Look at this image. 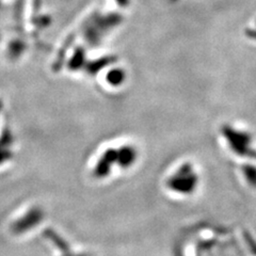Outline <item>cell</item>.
I'll use <instances>...</instances> for the list:
<instances>
[{
    "mask_svg": "<svg viewBox=\"0 0 256 256\" xmlns=\"http://www.w3.org/2000/svg\"><path fill=\"white\" fill-rule=\"evenodd\" d=\"M198 185V176L190 164H184L166 180V186L180 194H189L194 192Z\"/></svg>",
    "mask_w": 256,
    "mask_h": 256,
    "instance_id": "cell-1",
    "label": "cell"
},
{
    "mask_svg": "<svg viewBox=\"0 0 256 256\" xmlns=\"http://www.w3.org/2000/svg\"><path fill=\"white\" fill-rule=\"evenodd\" d=\"M44 219V212L40 207H32L20 217L15 220L11 226V230L14 234L22 235L25 234L30 230L36 228Z\"/></svg>",
    "mask_w": 256,
    "mask_h": 256,
    "instance_id": "cell-2",
    "label": "cell"
},
{
    "mask_svg": "<svg viewBox=\"0 0 256 256\" xmlns=\"http://www.w3.org/2000/svg\"><path fill=\"white\" fill-rule=\"evenodd\" d=\"M118 162V148H107L96 162L93 174L96 178H105L111 173L112 166Z\"/></svg>",
    "mask_w": 256,
    "mask_h": 256,
    "instance_id": "cell-3",
    "label": "cell"
},
{
    "mask_svg": "<svg viewBox=\"0 0 256 256\" xmlns=\"http://www.w3.org/2000/svg\"><path fill=\"white\" fill-rule=\"evenodd\" d=\"M138 158V152L132 146H123L118 148V162L116 164L122 169H128L134 164Z\"/></svg>",
    "mask_w": 256,
    "mask_h": 256,
    "instance_id": "cell-4",
    "label": "cell"
},
{
    "mask_svg": "<svg viewBox=\"0 0 256 256\" xmlns=\"http://www.w3.org/2000/svg\"><path fill=\"white\" fill-rule=\"evenodd\" d=\"M11 141L12 137L9 132H4L0 137V166L12 158V152L10 150Z\"/></svg>",
    "mask_w": 256,
    "mask_h": 256,
    "instance_id": "cell-5",
    "label": "cell"
},
{
    "mask_svg": "<svg viewBox=\"0 0 256 256\" xmlns=\"http://www.w3.org/2000/svg\"><path fill=\"white\" fill-rule=\"evenodd\" d=\"M86 52L82 47L76 48V50L68 62V68L70 70H77L86 66Z\"/></svg>",
    "mask_w": 256,
    "mask_h": 256,
    "instance_id": "cell-6",
    "label": "cell"
},
{
    "mask_svg": "<svg viewBox=\"0 0 256 256\" xmlns=\"http://www.w3.org/2000/svg\"><path fill=\"white\" fill-rule=\"evenodd\" d=\"M112 62H114V60H112L111 57H104V58L98 59L96 61L86 63L84 68L89 72L91 75H94V74H98L102 68L108 66Z\"/></svg>",
    "mask_w": 256,
    "mask_h": 256,
    "instance_id": "cell-7",
    "label": "cell"
},
{
    "mask_svg": "<svg viewBox=\"0 0 256 256\" xmlns=\"http://www.w3.org/2000/svg\"><path fill=\"white\" fill-rule=\"evenodd\" d=\"M106 79L108 84L112 86H118L125 82L126 74L122 68H114L108 72Z\"/></svg>",
    "mask_w": 256,
    "mask_h": 256,
    "instance_id": "cell-8",
    "label": "cell"
},
{
    "mask_svg": "<svg viewBox=\"0 0 256 256\" xmlns=\"http://www.w3.org/2000/svg\"><path fill=\"white\" fill-rule=\"evenodd\" d=\"M48 230V232L46 233V235H48V237L50 238V240H52V242H54L56 244H57V246L59 248V249H61L62 252L66 253V252H68V251H70V249H68L70 246H68V244H66V242H63V240H62L61 238L59 239V237H58L57 235H56V234H54L50 230Z\"/></svg>",
    "mask_w": 256,
    "mask_h": 256,
    "instance_id": "cell-9",
    "label": "cell"
},
{
    "mask_svg": "<svg viewBox=\"0 0 256 256\" xmlns=\"http://www.w3.org/2000/svg\"><path fill=\"white\" fill-rule=\"evenodd\" d=\"M246 36H248V38H252V40H255V41H256V27H255V28L248 29V30L246 31Z\"/></svg>",
    "mask_w": 256,
    "mask_h": 256,
    "instance_id": "cell-10",
    "label": "cell"
},
{
    "mask_svg": "<svg viewBox=\"0 0 256 256\" xmlns=\"http://www.w3.org/2000/svg\"><path fill=\"white\" fill-rule=\"evenodd\" d=\"M116 2L120 6L126 8L127 6H130V0H116Z\"/></svg>",
    "mask_w": 256,
    "mask_h": 256,
    "instance_id": "cell-11",
    "label": "cell"
},
{
    "mask_svg": "<svg viewBox=\"0 0 256 256\" xmlns=\"http://www.w3.org/2000/svg\"><path fill=\"white\" fill-rule=\"evenodd\" d=\"M0 110H2V102H0Z\"/></svg>",
    "mask_w": 256,
    "mask_h": 256,
    "instance_id": "cell-12",
    "label": "cell"
}]
</instances>
